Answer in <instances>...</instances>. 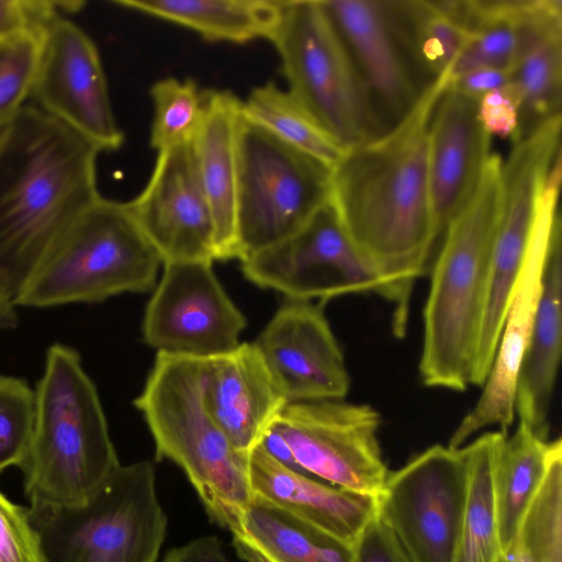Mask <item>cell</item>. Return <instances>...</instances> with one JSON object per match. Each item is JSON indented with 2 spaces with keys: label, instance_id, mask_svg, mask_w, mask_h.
Masks as SVG:
<instances>
[{
  "label": "cell",
  "instance_id": "83f0119b",
  "mask_svg": "<svg viewBox=\"0 0 562 562\" xmlns=\"http://www.w3.org/2000/svg\"><path fill=\"white\" fill-rule=\"evenodd\" d=\"M271 562H351L353 544L252 495L236 533ZM232 535V536H233Z\"/></svg>",
  "mask_w": 562,
  "mask_h": 562
},
{
  "label": "cell",
  "instance_id": "ffe728a7",
  "mask_svg": "<svg viewBox=\"0 0 562 562\" xmlns=\"http://www.w3.org/2000/svg\"><path fill=\"white\" fill-rule=\"evenodd\" d=\"M204 398L215 423L245 456L288 404L254 342L205 359Z\"/></svg>",
  "mask_w": 562,
  "mask_h": 562
},
{
  "label": "cell",
  "instance_id": "3957f363",
  "mask_svg": "<svg viewBox=\"0 0 562 562\" xmlns=\"http://www.w3.org/2000/svg\"><path fill=\"white\" fill-rule=\"evenodd\" d=\"M502 162L490 155L473 194L440 236L419 361L429 387L464 391L472 385L499 218Z\"/></svg>",
  "mask_w": 562,
  "mask_h": 562
},
{
  "label": "cell",
  "instance_id": "f546056e",
  "mask_svg": "<svg viewBox=\"0 0 562 562\" xmlns=\"http://www.w3.org/2000/svg\"><path fill=\"white\" fill-rule=\"evenodd\" d=\"M241 113L330 170L347 149L288 90L280 89L273 82L252 89L247 99L241 101Z\"/></svg>",
  "mask_w": 562,
  "mask_h": 562
},
{
  "label": "cell",
  "instance_id": "6da1fadb",
  "mask_svg": "<svg viewBox=\"0 0 562 562\" xmlns=\"http://www.w3.org/2000/svg\"><path fill=\"white\" fill-rule=\"evenodd\" d=\"M449 81L447 72L427 85L403 119L347 148L330 171L329 203L381 280L397 337L405 336L414 284L440 238L430 200L428 134Z\"/></svg>",
  "mask_w": 562,
  "mask_h": 562
},
{
  "label": "cell",
  "instance_id": "d6a6232c",
  "mask_svg": "<svg viewBox=\"0 0 562 562\" xmlns=\"http://www.w3.org/2000/svg\"><path fill=\"white\" fill-rule=\"evenodd\" d=\"M43 35L26 34L0 41V135L31 97Z\"/></svg>",
  "mask_w": 562,
  "mask_h": 562
},
{
  "label": "cell",
  "instance_id": "60d3db41",
  "mask_svg": "<svg viewBox=\"0 0 562 562\" xmlns=\"http://www.w3.org/2000/svg\"><path fill=\"white\" fill-rule=\"evenodd\" d=\"M19 278L7 267L0 266V329L14 328L19 318L15 293Z\"/></svg>",
  "mask_w": 562,
  "mask_h": 562
},
{
  "label": "cell",
  "instance_id": "603a6c76",
  "mask_svg": "<svg viewBox=\"0 0 562 562\" xmlns=\"http://www.w3.org/2000/svg\"><path fill=\"white\" fill-rule=\"evenodd\" d=\"M241 101L205 91L202 125L192 142L200 182L214 226L215 260L239 259L236 234L237 126Z\"/></svg>",
  "mask_w": 562,
  "mask_h": 562
},
{
  "label": "cell",
  "instance_id": "5bb4252c",
  "mask_svg": "<svg viewBox=\"0 0 562 562\" xmlns=\"http://www.w3.org/2000/svg\"><path fill=\"white\" fill-rule=\"evenodd\" d=\"M145 310L144 341L157 352L201 359L235 349L246 318L229 299L211 261L162 263Z\"/></svg>",
  "mask_w": 562,
  "mask_h": 562
},
{
  "label": "cell",
  "instance_id": "484cf974",
  "mask_svg": "<svg viewBox=\"0 0 562 562\" xmlns=\"http://www.w3.org/2000/svg\"><path fill=\"white\" fill-rule=\"evenodd\" d=\"M387 2L418 75L430 83L449 72L470 36L463 0Z\"/></svg>",
  "mask_w": 562,
  "mask_h": 562
},
{
  "label": "cell",
  "instance_id": "30bf717a",
  "mask_svg": "<svg viewBox=\"0 0 562 562\" xmlns=\"http://www.w3.org/2000/svg\"><path fill=\"white\" fill-rule=\"evenodd\" d=\"M468 494L462 449L434 445L389 471L376 515L414 562H453Z\"/></svg>",
  "mask_w": 562,
  "mask_h": 562
},
{
  "label": "cell",
  "instance_id": "52a82bcc",
  "mask_svg": "<svg viewBox=\"0 0 562 562\" xmlns=\"http://www.w3.org/2000/svg\"><path fill=\"white\" fill-rule=\"evenodd\" d=\"M27 508L45 562H157L167 531L149 460L120 464L82 504Z\"/></svg>",
  "mask_w": 562,
  "mask_h": 562
},
{
  "label": "cell",
  "instance_id": "2e32d148",
  "mask_svg": "<svg viewBox=\"0 0 562 562\" xmlns=\"http://www.w3.org/2000/svg\"><path fill=\"white\" fill-rule=\"evenodd\" d=\"M254 344L288 404L347 395L349 374L323 304L286 299Z\"/></svg>",
  "mask_w": 562,
  "mask_h": 562
},
{
  "label": "cell",
  "instance_id": "74e56055",
  "mask_svg": "<svg viewBox=\"0 0 562 562\" xmlns=\"http://www.w3.org/2000/svg\"><path fill=\"white\" fill-rule=\"evenodd\" d=\"M351 562H414L395 533L375 515L353 543Z\"/></svg>",
  "mask_w": 562,
  "mask_h": 562
},
{
  "label": "cell",
  "instance_id": "8992f818",
  "mask_svg": "<svg viewBox=\"0 0 562 562\" xmlns=\"http://www.w3.org/2000/svg\"><path fill=\"white\" fill-rule=\"evenodd\" d=\"M160 266L127 203L100 196L21 274L15 303L43 308L147 292L156 285Z\"/></svg>",
  "mask_w": 562,
  "mask_h": 562
},
{
  "label": "cell",
  "instance_id": "9c48e42d",
  "mask_svg": "<svg viewBox=\"0 0 562 562\" xmlns=\"http://www.w3.org/2000/svg\"><path fill=\"white\" fill-rule=\"evenodd\" d=\"M236 234L239 260L302 228L329 203L330 169L240 114Z\"/></svg>",
  "mask_w": 562,
  "mask_h": 562
},
{
  "label": "cell",
  "instance_id": "7c38bea8",
  "mask_svg": "<svg viewBox=\"0 0 562 562\" xmlns=\"http://www.w3.org/2000/svg\"><path fill=\"white\" fill-rule=\"evenodd\" d=\"M247 280L289 300H328L355 293L384 296L378 274L351 241L330 203L288 238L241 260Z\"/></svg>",
  "mask_w": 562,
  "mask_h": 562
},
{
  "label": "cell",
  "instance_id": "1f68e13d",
  "mask_svg": "<svg viewBox=\"0 0 562 562\" xmlns=\"http://www.w3.org/2000/svg\"><path fill=\"white\" fill-rule=\"evenodd\" d=\"M154 120L150 146L157 151L192 143L202 125L205 91L191 79L166 78L150 89Z\"/></svg>",
  "mask_w": 562,
  "mask_h": 562
},
{
  "label": "cell",
  "instance_id": "4316f807",
  "mask_svg": "<svg viewBox=\"0 0 562 562\" xmlns=\"http://www.w3.org/2000/svg\"><path fill=\"white\" fill-rule=\"evenodd\" d=\"M560 443V438L549 441L520 422L512 435H503L494 464L502 551L516 537L522 517L544 479L551 456Z\"/></svg>",
  "mask_w": 562,
  "mask_h": 562
},
{
  "label": "cell",
  "instance_id": "7a4b0ae2",
  "mask_svg": "<svg viewBox=\"0 0 562 562\" xmlns=\"http://www.w3.org/2000/svg\"><path fill=\"white\" fill-rule=\"evenodd\" d=\"M91 142L26 104L0 135V266L24 272L101 195Z\"/></svg>",
  "mask_w": 562,
  "mask_h": 562
},
{
  "label": "cell",
  "instance_id": "e0dca14e",
  "mask_svg": "<svg viewBox=\"0 0 562 562\" xmlns=\"http://www.w3.org/2000/svg\"><path fill=\"white\" fill-rule=\"evenodd\" d=\"M126 203L162 263L215 260L214 226L192 143L158 151L146 187Z\"/></svg>",
  "mask_w": 562,
  "mask_h": 562
},
{
  "label": "cell",
  "instance_id": "f35d334b",
  "mask_svg": "<svg viewBox=\"0 0 562 562\" xmlns=\"http://www.w3.org/2000/svg\"><path fill=\"white\" fill-rule=\"evenodd\" d=\"M162 562H233L216 536H204L170 549Z\"/></svg>",
  "mask_w": 562,
  "mask_h": 562
},
{
  "label": "cell",
  "instance_id": "f1b7e54d",
  "mask_svg": "<svg viewBox=\"0 0 562 562\" xmlns=\"http://www.w3.org/2000/svg\"><path fill=\"white\" fill-rule=\"evenodd\" d=\"M504 434L485 432L461 447L468 469V494L453 562H497L501 557L494 464Z\"/></svg>",
  "mask_w": 562,
  "mask_h": 562
},
{
  "label": "cell",
  "instance_id": "7bdbcfd3",
  "mask_svg": "<svg viewBox=\"0 0 562 562\" xmlns=\"http://www.w3.org/2000/svg\"><path fill=\"white\" fill-rule=\"evenodd\" d=\"M233 547L245 562H271L240 536L233 535Z\"/></svg>",
  "mask_w": 562,
  "mask_h": 562
},
{
  "label": "cell",
  "instance_id": "836d02e7",
  "mask_svg": "<svg viewBox=\"0 0 562 562\" xmlns=\"http://www.w3.org/2000/svg\"><path fill=\"white\" fill-rule=\"evenodd\" d=\"M34 390L22 379L0 374V473L21 467L32 437Z\"/></svg>",
  "mask_w": 562,
  "mask_h": 562
},
{
  "label": "cell",
  "instance_id": "4fadbf2b",
  "mask_svg": "<svg viewBox=\"0 0 562 562\" xmlns=\"http://www.w3.org/2000/svg\"><path fill=\"white\" fill-rule=\"evenodd\" d=\"M561 179L562 164L558 159L538 198L530 238L491 371L477 402L453 430L448 442L451 449L461 448L471 436L488 426H498L499 430L508 432L514 422L517 376L538 308L549 245L561 223Z\"/></svg>",
  "mask_w": 562,
  "mask_h": 562
},
{
  "label": "cell",
  "instance_id": "5b68a950",
  "mask_svg": "<svg viewBox=\"0 0 562 562\" xmlns=\"http://www.w3.org/2000/svg\"><path fill=\"white\" fill-rule=\"evenodd\" d=\"M204 383L205 359L157 352L134 404L153 436L156 458L177 464L210 519L233 535L252 497L249 456L235 449L209 413Z\"/></svg>",
  "mask_w": 562,
  "mask_h": 562
},
{
  "label": "cell",
  "instance_id": "44dd1931",
  "mask_svg": "<svg viewBox=\"0 0 562 562\" xmlns=\"http://www.w3.org/2000/svg\"><path fill=\"white\" fill-rule=\"evenodd\" d=\"M248 474L252 495L351 544L376 513L374 496L335 487L292 471L259 446L249 454Z\"/></svg>",
  "mask_w": 562,
  "mask_h": 562
},
{
  "label": "cell",
  "instance_id": "9a60e30c",
  "mask_svg": "<svg viewBox=\"0 0 562 562\" xmlns=\"http://www.w3.org/2000/svg\"><path fill=\"white\" fill-rule=\"evenodd\" d=\"M30 98L33 105L101 151L116 150L124 142L97 46L80 26L63 15L43 35Z\"/></svg>",
  "mask_w": 562,
  "mask_h": 562
},
{
  "label": "cell",
  "instance_id": "ba28073f",
  "mask_svg": "<svg viewBox=\"0 0 562 562\" xmlns=\"http://www.w3.org/2000/svg\"><path fill=\"white\" fill-rule=\"evenodd\" d=\"M288 91L345 148L383 130L367 87L321 0H284L270 38Z\"/></svg>",
  "mask_w": 562,
  "mask_h": 562
},
{
  "label": "cell",
  "instance_id": "cb8c5ba5",
  "mask_svg": "<svg viewBox=\"0 0 562 562\" xmlns=\"http://www.w3.org/2000/svg\"><path fill=\"white\" fill-rule=\"evenodd\" d=\"M512 80L521 98L519 126L513 140L515 142L549 119L561 114V13L535 12L518 25L517 55Z\"/></svg>",
  "mask_w": 562,
  "mask_h": 562
},
{
  "label": "cell",
  "instance_id": "d4e9b609",
  "mask_svg": "<svg viewBox=\"0 0 562 562\" xmlns=\"http://www.w3.org/2000/svg\"><path fill=\"white\" fill-rule=\"evenodd\" d=\"M284 0H117L121 5L190 29L205 41L270 38Z\"/></svg>",
  "mask_w": 562,
  "mask_h": 562
},
{
  "label": "cell",
  "instance_id": "277c9868",
  "mask_svg": "<svg viewBox=\"0 0 562 562\" xmlns=\"http://www.w3.org/2000/svg\"><path fill=\"white\" fill-rule=\"evenodd\" d=\"M35 413L21 464L31 505H79L119 468L95 385L79 353L63 344L47 351L34 390Z\"/></svg>",
  "mask_w": 562,
  "mask_h": 562
},
{
  "label": "cell",
  "instance_id": "8d00e7d4",
  "mask_svg": "<svg viewBox=\"0 0 562 562\" xmlns=\"http://www.w3.org/2000/svg\"><path fill=\"white\" fill-rule=\"evenodd\" d=\"M521 98L510 80L482 98L477 103V116L483 128L491 135L515 139L519 126Z\"/></svg>",
  "mask_w": 562,
  "mask_h": 562
},
{
  "label": "cell",
  "instance_id": "ab89813d",
  "mask_svg": "<svg viewBox=\"0 0 562 562\" xmlns=\"http://www.w3.org/2000/svg\"><path fill=\"white\" fill-rule=\"evenodd\" d=\"M512 80V74L492 68H480L450 77V86L456 90L474 99L499 88Z\"/></svg>",
  "mask_w": 562,
  "mask_h": 562
},
{
  "label": "cell",
  "instance_id": "ac0fdd59",
  "mask_svg": "<svg viewBox=\"0 0 562 562\" xmlns=\"http://www.w3.org/2000/svg\"><path fill=\"white\" fill-rule=\"evenodd\" d=\"M369 92L385 132L414 106L426 87L385 0H321Z\"/></svg>",
  "mask_w": 562,
  "mask_h": 562
},
{
  "label": "cell",
  "instance_id": "4dcf8cb0",
  "mask_svg": "<svg viewBox=\"0 0 562 562\" xmlns=\"http://www.w3.org/2000/svg\"><path fill=\"white\" fill-rule=\"evenodd\" d=\"M497 562H562V446L553 451L516 537Z\"/></svg>",
  "mask_w": 562,
  "mask_h": 562
},
{
  "label": "cell",
  "instance_id": "b9f144b4",
  "mask_svg": "<svg viewBox=\"0 0 562 562\" xmlns=\"http://www.w3.org/2000/svg\"><path fill=\"white\" fill-rule=\"evenodd\" d=\"M258 446L272 459L278 461L280 464L284 465L285 468L297 473L308 475L297 464L288 441L276 428L273 423L265 432Z\"/></svg>",
  "mask_w": 562,
  "mask_h": 562
},
{
  "label": "cell",
  "instance_id": "e575fe53",
  "mask_svg": "<svg viewBox=\"0 0 562 562\" xmlns=\"http://www.w3.org/2000/svg\"><path fill=\"white\" fill-rule=\"evenodd\" d=\"M81 1L0 0V41L26 34L44 35L63 12L78 11Z\"/></svg>",
  "mask_w": 562,
  "mask_h": 562
},
{
  "label": "cell",
  "instance_id": "8fae6325",
  "mask_svg": "<svg viewBox=\"0 0 562 562\" xmlns=\"http://www.w3.org/2000/svg\"><path fill=\"white\" fill-rule=\"evenodd\" d=\"M273 425L306 474L359 494L381 492L389 470L378 436L381 417L369 404L342 398L290 403Z\"/></svg>",
  "mask_w": 562,
  "mask_h": 562
},
{
  "label": "cell",
  "instance_id": "d590c367",
  "mask_svg": "<svg viewBox=\"0 0 562 562\" xmlns=\"http://www.w3.org/2000/svg\"><path fill=\"white\" fill-rule=\"evenodd\" d=\"M0 562H45L41 539L29 508L0 492Z\"/></svg>",
  "mask_w": 562,
  "mask_h": 562
},
{
  "label": "cell",
  "instance_id": "d6986e66",
  "mask_svg": "<svg viewBox=\"0 0 562 562\" xmlns=\"http://www.w3.org/2000/svg\"><path fill=\"white\" fill-rule=\"evenodd\" d=\"M477 103L449 83L431 114L428 171L439 236L473 194L492 154L491 136L479 120Z\"/></svg>",
  "mask_w": 562,
  "mask_h": 562
},
{
  "label": "cell",
  "instance_id": "7402d4cb",
  "mask_svg": "<svg viewBox=\"0 0 562 562\" xmlns=\"http://www.w3.org/2000/svg\"><path fill=\"white\" fill-rule=\"evenodd\" d=\"M561 223L552 235L538 308L515 389V415L549 439V414L562 350Z\"/></svg>",
  "mask_w": 562,
  "mask_h": 562
}]
</instances>
